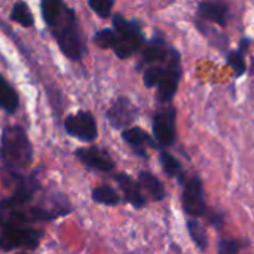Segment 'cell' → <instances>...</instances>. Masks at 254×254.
Listing matches in <instances>:
<instances>
[{
    "mask_svg": "<svg viewBox=\"0 0 254 254\" xmlns=\"http://www.w3.org/2000/svg\"><path fill=\"white\" fill-rule=\"evenodd\" d=\"M0 158L9 168H27L33 161V147L24 128L6 127L1 134Z\"/></svg>",
    "mask_w": 254,
    "mask_h": 254,
    "instance_id": "1",
    "label": "cell"
},
{
    "mask_svg": "<svg viewBox=\"0 0 254 254\" xmlns=\"http://www.w3.org/2000/svg\"><path fill=\"white\" fill-rule=\"evenodd\" d=\"M51 28L63 54L68 57L70 60H74V61L80 60L85 52V46H83L82 33L77 25L74 12L65 7L63 15Z\"/></svg>",
    "mask_w": 254,
    "mask_h": 254,
    "instance_id": "2",
    "label": "cell"
},
{
    "mask_svg": "<svg viewBox=\"0 0 254 254\" xmlns=\"http://www.w3.org/2000/svg\"><path fill=\"white\" fill-rule=\"evenodd\" d=\"M113 27L116 34V43L113 51L118 58L125 60L141 48L144 42V36L137 22L128 21L122 15L116 13L113 16Z\"/></svg>",
    "mask_w": 254,
    "mask_h": 254,
    "instance_id": "3",
    "label": "cell"
},
{
    "mask_svg": "<svg viewBox=\"0 0 254 254\" xmlns=\"http://www.w3.org/2000/svg\"><path fill=\"white\" fill-rule=\"evenodd\" d=\"M40 234L31 228H24L16 222H4L0 228V250L9 252L13 249H36Z\"/></svg>",
    "mask_w": 254,
    "mask_h": 254,
    "instance_id": "4",
    "label": "cell"
},
{
    "mask_svg": "<svg viewBox=\"0 0 254 254\" xmlns=\"http://www.w3.org/2000/svg\"><path fill=\"white\" fill-rule=\"evenodd\" d=\"M182 79V58L180 54L170 48L168 57L165 60V74L158 85V98L162 103H170L179 88V82Z\"/></svg>",
    "mask_w": 254,
    "mask_h": 254,
    "instance_id": "5",
    "label": "cell"
},
{
    "mask_svg": "<svg viewBox=\"0 0 254 254\" xmlns=\"http://www.w3.org/2000/svg\"><path fill=\"white\" fill-rule=\"evenodd\" d=\"M182 202H183L185 213L193 219H198L207 214L208 207L205 202L204 186H202V180L198 176H193L185 182Z\"/></svg>",
    "mask_w": 254,
    "mask_h": 254,
    "instance_id": "6",
    "label": "cell"
},
{
    "mask_svg": "<svg viewBox=\"0 0 254 254\" xmlns=\"http://www.w3.org/2000/svg\"><path fill=\"white\" fill-rule=\"evenodd\" d=\"M176 109L168 106L158 110L153 116L152 131L158 146L168 147L176 143Z\"/></svg>",
    "mask_w": 254,
    "mask_h": 254,
    "instance_id": "7",
    "label": "cell"
},
{
    "mask_svg": "<svg viewBox=\"0 0 254 254\" xmlns=\"http://www.w3.org/2000/svg\"><path fill=\"white\" fill-rule=\"evenodd\" d=\"M64 127L71 137H76L82 141H94L97 137L95 119L88 112H77L67 116Z\"/></svg>",
    "mask_w": 254,
    "mask_h": 254,
    "instance_id": "8",
    "label": "cell"
},
{
    "mask_svg": "<svg viewBox=\"0 0 254 254\" xmlns=\"http://www.w3.org/2000/svg\"><path fill=\"white\" fill-rule=\"evenodd\" d=\"M137 115H138L137 107L125 97H119L106 113L107 121L116 129H124L128 125H131L135 121Z\"/></svg>",
    "mask_w": 254,
    "mask_h": 254,
    "instance_id": "9",
    "label": "cell"
},
{
    "mask_svg": "<svg viewBox=\"0 0 254 254\" xmlns=\"http://www.w3.org/2000/svg\"><path fill=\"white\" fill-rule=\"evenodd\" d=\"M76 156L86 167L98 170V171H110L115 167V162L110 158V155L106 150H103V149H100L97 146L79 149L76 152Z\"/></svg>",
    "mask_w": 254,
    "mask_h": 254,
    "instance_id": "10",
    "label": "cell"
},
{
    "mask_svg": "<svg viewBox=\"0 0 254 254\" xmlns=\"http://www.w3.org/2000/svg\"><path fill=\"white\" fill-rule=\"evenodd\" d=\"M122 138L132 147V150L147 159V153H146V149L147 147H158L156 141L141 128L138 127H132V128H127L125 131H122Z\"/></svg>",
    "mask_w": 254,
    "mask_h": 254,
    "instance_id": "11",
    "label": "cell"
},
{
    "mask_svg": "<svg viewBox=\"0 0 254 254\" xmlns=\"http://www.w3.org/2000/svg\"><path fill=\"white\" fill-rule=\"evenodd\" d=\"M116 182L124 192V196L127 202H129L134 208H143L146 205V198L141 192V186L128 174L121 173L116 176Z\"/></svg>",
    "mask_w": 254,
    "mask_h": 254,
    "instance_id": "12",
    "label": "cell"
},
{
    "mask_svg": "<svg viewBox=\"0 0 254 254\" xmlns=\"http://www.w3.org/2000/svg\"><path fill=\"white\" fill-rule=\"evenodd\" d=\"M198 15L207 21H213L219 25H226L229 18V7L222 1H199Z\"/></svg>",
    "mask_w": 254,
    "mask_h": 254,
    "instance_id": "13",
    "label": "cell"
},
{
    "mask_svg": "<svg viewBox=\"0 0 254 254\" xmlns=\"http://www.w3.org/2000/svg\"><path fill=\"white\" fill-rule=\"evenodd\" d=\"M34 190H36V183L33 180L24 179V177H18L13 195L10 198L4 199V201H1L0 202V208L1 210H9V208H12L16 204H24V202L30 201L33 193H34Z\"/></svg>",
    "mask_w": 254,
    "mask_h": 254,
    "instance_id": "14",
    "label": "cell"
},
{
    "mask_svg": "<svg viewBox=\"0 0 254 254\" xmlns=\"http://www.w3.org/2000/svg\"><path fill=\"white\" fill-rule=\"evenodd\" d=\"M170 52V48H167L165 39L162 37V34H156L153 36V39L147 43V46L143 49V64H155L159 61L167 60Z\"/></svg>",
    "mask_w": 254,
    "mask_h": 254,
    "instance_id": "15",
    "label": "cell"
},
{
    "mask_svg": "<svg viewBox=\"0 0 254 254\" xmlns=\"http://www.w3.org/2000/svg\"><path fill=\"white\" fill-rule=\"evenodd\" d=\"M138 185L147 190V193L155 201H162L165 198V188L162 182L149 171H141L138 174Z\"/></svg>",
    "mask_w": 254,
    "mask_h": 254,
    "instance_id": "16",
    "label": "cell"
},
{
    "mask_svg": "<svg viewBox=\"0 0 254 254\" xmlns=\"http://www.w3.org/2000/svg\"><path fill=\"white\" fill-rule=\"evenodd\" d=\"M19 100L15 89L7 83V80L0 74V109L6 113H15Z\"/></svg>",
    "mask_w": 254,
    "mask_h": 254,
    "instance_id": "17",
    "label": "cell"
},
{
    "mask_svg": "<svg viewBox=\"0 0 254 254\" xmlns=\"http://www.w3.org/2000/svg\"><path fill=\"white\" fill-rule=\"evenodd\" d=\"M159 161H161V165H162V168H164V171H165V174L167 176H170V177H176L179 182H185V173H183V168H182V165H180V162L170 153V152H165V150H162L161 152V155H159Z\"/></svg>",
    "mask_w": 254,
    "mask_h": 254,
    "instance_id": "18",
    "label": "cell"
},
{
    "mask_svg": "<svg viewBox=\"0 0 254 254\" xmlns=\"http://www.w3.org/2000/svg\"><path fill=\"white\" fill-rule=\"evenodd\" d=\"M65 4L60 0H45L42 1V16L45 19V22L52 27L58 18L63 15V12L65 10Z\"/></svg>",
    "mask_w": 254,
    "mask_h": 254,
    "instance_id": "19",
    "label": "cell"
},
{
    "mask_svg": "<svg viewBox=\"0 0 254 254\" xmlns=\"http://www.w3.org/2000/svg\"><path fill=\"white\" fill-rule=\"evenodd\" d=\"M186 226H188V232H189L192 241L195 243V246L201 252H205L208 247V237H207V231L202 226V223L198 222L196 219H190V220H188Z\"/></svg>",
    "mask_w": 254,
    "mask_h": 254,
    "instance_id": "20",
    "label": "cell"
},
{
    "mask_svg": "<svg viewBox=\"0 0 254 254\" xmlns=\"http://www.w3.org/2000/svg\"><path fill=\"white\" fill-rule=\"evenodd\" d=\"M92 199L103 205H118L121 202L119 193L109 186H101L92 190Z\"/></svg>",
    "mask_w": 254,
    "mask_h": 254,
    "instance_id": "21",
    "label": "cell"
},
{
    "mask_svg": "<svg viewBox=\"0 0 254 254\" xmlns=\"http://www.w3.org/2000/svg\"><path fill=\"white\" fill-rule=\"evenodd\" d=\"M10 18L13 21H16L18 24L24 25V27H31L33 22H34L31 10L27 6V3H24V1H18V3L13 4L12 12H10Z\"/></svg>",
    "mask_w": 254,
    "mask_h": 254,
    "instance_id": "22",
    "label": "cell"
},
{
    "mask_svg": "<svg viewBox=\"0 0 254 254\" xmlns=\"http://www.w3.org/2000/svg\"><path fill=\"white\" fill-rule=\"evenodd\" d=\"M165 74V65H153L146 68V71L143 73V82L146 85V88H153L158 86L162 80Z\"/></svg>",
    "mask_w": 254,
    "mask_h": 254,
    "instance_id": "23",
    "label": "cell"
},
{
    "mask_svg": "<svg viewBox=\"0 0 254 254\" xmlns=\"http://www.w3.org/2000/svg\"><path fill=\"white\" fill-rule=\"evenodd\" d=\"M228 64L232 67V70L235 71V76H243L246 73V60H244V54L240 51H231L228 52Z\"/></svg>",
    "mask_w": 254,
    "mask_h": 254,
    "instance_id": "24",
    "label": "cell"
},
{
    "mask_svg": "<svg viewBox=\"0 0 254 254\" xmlns=\"http://www.w3.org/2000/svg\"><path fill=\"white\" fill-rule=\"evenodd\" d=\"M95 43L103 48V49H109V48H115V43H116V34H115V30L112 28H104L101 31H98L94 37Z\"/></svg>",
    "mask_w": 254,
    "mask_h": 254,
    "instance_id": "25",
    "label": "cell"
},
{
    "mask_svg": "<svg viewBox=\"0 0 254 254\" xmlns=\"http://www.w3.org/2000/svg\"><path fill=\"white\" fill-rule=\"evenodd\" d=\"M88 4L97 15H100L101 18H107V16H110L115 1L113 0H89Z\"/></svg>",
    "mask_w": 254,
    "mask_h": 254,
    "instance_id": "26",
    "label": "cell"
},
{
    "mask_svg": "<svg viewBox=\"0 0 254 254\" xmlns=\"http://www.w3.org/2000/svg\"><path fill=\"white\" fill-rule=\"evenodd\" d=\"M241 250V243L235 238H223L219 241L217 254H238Z\"/></svg>",
    "mask_w": 254,
    "mask_h": 254,
    "instance_id": "27",
    "label": "cell"
},
{
    "mask_svg": "<svg viewBox=\"0 0 254 254\" xmlns=\"http://www.w3.org/2000/svg\"><path fill=\"white\" fill-rule=\"evenodd\" d=\"M210 223H211L214 228H222V225H223V214H222V213L210 214Z\"/></svg>",
    "mask_w": 254,
    "mask_h": 254,
    "instance_id": "28",
    "label": "cell"
},
{
    "mask_svg": "<svg viewBox=\"0 0 254 254\" xmlns=\"http://www.w3.org/2000/svg\"><path fill=\"white\" fill-rule=\"evenodd\" d=\"M19 254H24V253H19Z\"/></svg>",
    "mask_w": 254,
    "mask_h": 254,
    "instance_id": "29",
    "label": "cell"
}]
</instances>
